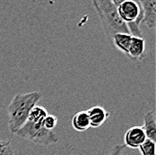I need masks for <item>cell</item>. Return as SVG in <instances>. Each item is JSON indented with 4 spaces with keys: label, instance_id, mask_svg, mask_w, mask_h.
<instances>
[{
    "label": "cell",
    "instance_id": "6da1fadb",
    "mask_svg": "<svg viewBox=\"0 0 156 155\" xmlns=\"http://www.w3.org/2000/svg\"><path fill=\"white\" fill-rule=\"evenodd\" d=\"M42 94L40 92L17 93L7 108L8 129L11 134L16 135L17 131L27 122L31 109L38 105Z\"/></svg>",
    "mask_w": 156,
    "mask_h": 155
},
{
    "label": "cell",
    "instance_id": "7a4b0ae2",
    "mask_svg": "<svg viewBox=\"0 0 156 155\" xmlns=\"http://www.w3.org/2000/svg\"><path fill=\"white\" fill-rule=\"evenodd\" d=\"M92 4L99 16L106 38L110 44H112V39L116 34L129 33L126 23L119 16L113 0H94Z\"/></svg>",
    "mask_w": 156,
    "mask_h": 155
},
{
    "label": "cell",
    "instance_id": "3957f363",
    "mask_svg": "<svg viewBox=\"0 0 156 155\" xmlns=\"http://www.w3.org/2000/svg\"><path fill=\"white\" fill-rule=\"evenodd\" d=\"M17 136L35 144L48 146L58 142V136L53 132L47 130L42 123H32L27 121L16 133Z\"/></svg>",
    "mask_w": 156,
    "mask_h": 155
},
{
    "label": "cell",
    "instance_id": "277c9868",
    "mask_svg": "<svg viewBox=\"0 0 156 155\" xmlns=\"http://www.w3.org/2000/svg\"><path fill=\"white\" fill-rule=\"evenodd\" d=\"M113 2L117 6L119 16H120L122 21L126 24L136 21L142 13V6L139 1L113 0Z\"/></svg>",
    "mask_w": 156,
    "mask_h": 155
},
{
    "label": "cell",
    "instance_id": "5b68a950",
    "mask_svg": "<svg viewBox=\"0 0 156 155\" xmlns=\"http://www.w3.org/2000/svg\"><path fill=\"white\" fill-rule=\"evenodd\" d=\"M146 139V136L142 126H132L125 133L124 145L131 149H138Z\"/></svg>",
    "mask_w": 156,
    "mask_h": 155
},
{
    "label": "cell",
    "instance_id": "8992f818",
    "mask_svg": "<svg viewBox=\"0 0 156 155\" xmlns=\"http://www.w3.org/2000/svg\"><path fill=\"white\" fill-rule=\"evenodd\" d=\"M139 3L143 9L142 24L150 30H154L156 27V0H141Z\"/></svg>",
    "mask_w": 156,
    "mask_h": 155
},
{
    "label": "cell",
    "instance_id": "52a82bcc",
    "mask_svg": "<svg viewBox=\"0 0 156 155\" xmlns=\"http://www.w3.org/2000/svg\"><path fill=\"white\" fill-rule=\"evenodd\" d=\"M126 56L133 62L142 61L146 56L144 39L132 36L131 42L129 44Z\"/></svg>",
    "mask_w": 156,
    "mask_h": 155
},
{
    "label": "cell",
    "instance_id": "ba28073f",
    "mask_svg": "<svg viewBox=\"0 0 156 155\" xmlns=\"http://www.w3.org/2000/svg\"><path fill=\"white\" fill-rule=\"evenodd\" d=\"M90 120V126L99 128L106 122L109 118V113L101 106H93L86 110Z\"/></svg>",
    "mask_w": 156,
    "mask_h": 155
},
{
    "label": "cell",
    "instance_id": "9c48e42d",
    "mask_svg": "<svg viewBox=\"0 0 156 155\" xmlns=\"http://www.w3.org/2000/svg\"><path fill=\"white\" fill-rule=\"evenodd\" d=\"M147 139L155 142L156 140V115L154 110L148 111L144 116V125L142 126Z\"/></svg>",
    "mask_w": 156,
    "mask_h": 155
},
{
    "label": "cell",
    "instance_id": "30bf717a",
    "mask_svg": "<svg viewBox=\"0 0 156 155\" xmlns=\"http://www.w3.org/2000/svg\"><path fill=\"white\" fill-rule=\"evenodd\" d=\"M72 126L78 132H84L91 127L86 110L79 111L74 115L72 118Z\"/></svg>",
    "mask_w": 156,
    "mask_h": 155
},
{
    "label": "cell",
    "instance_id": "8fae6325",
    "mask_svg": "<svg viewBox=\"0 0 156 155\" xmlns=\"http://www.w3.org/2000/svg\"><path fill=\"white\" fill-rule=\"evenodd\" d=\"M131 39H132V35L129 33H119L113 37L111 45L116 47L118 49H119L126 55L129 44L131 42Z\"/></svg>",
    "mask_w": 156,
    "mask_h": 155
},
{
    "label": "cell",
    "instance_id": "7c38bea8",
    "mask_svg": "<svg viewBox=\"0 0 156 155\" xmlns=\"http://www.w3.org/2000/svg\"><path fill=\"white\" fill-rule=\"evenodd\" d=\"M48 115V111L41 106H34L30 111L27 121L32 123H42L44 118Z\"/></svg>",
    "mask_w": 156,
    "mask_h": 155
},
{
    "label": "cell",
    "instance_id": "4fadbf2b",
    "mask_svg": "<svg viewBox=\"0 0 156 155\" xmlns=\"http://www.w3.org/2000/svg\"><path fill=\"white\" fill-rule=\"evenodd\" d=\"M141 155H156L155 142L150 139H146L138 148Z\"/></svg>",
    "mask_w": 156,
    "mask_h": 155
},
{
    "label": "cell",
    "instance_id": "5bb4252c",
    "mask_svg": "<svg viewBox=\"0 0 156 155\" xmlns=\"http://www.w3.org/2000/svg\"><path fill=\"white\" fill-rule=\"evenodd\" d=\"M0 155H15L10 140H0Z\"/></svg>",
    "mask_w": 156,
    "mask_h": 155
},
{
    "label": "cell",
    "instance_id": "9a60e30c",
    "mask_svg": "<svg viewBox=\"0 0 156 155\" xmlns=\"http://www.w3.org/2000/svg\"><path fill=\"white\" fill-rule=\"evenodd\" d=\"M43 126L49 131H53V129L57 126L58 125V118L53 116V115H48L42 121Z\"/></svg>",
    "mask_w": 156,
    "mask_h": 155
},
{
    "label": "cell",
    "instance_id": "2e32d148",
    "mask_svg": "<svg viewBox=\"0 0 156 155\" xmlns=\"http://www.w3.org/2000/svg\"><path fill=\"white\" fill-rule=\"evenodd\" d=\"M125 148L126 146L124 144H120V143L115 144L111 148L109 155H123V153L125 151Z\"/></svg>",
    "mask_w": 156,
    "mask_h": 155
}]
</instances>
